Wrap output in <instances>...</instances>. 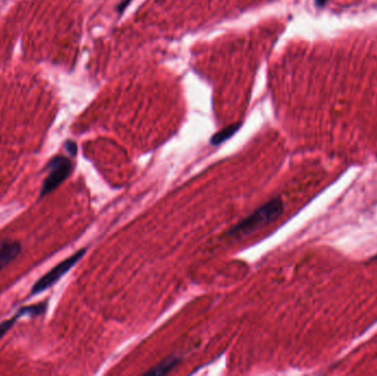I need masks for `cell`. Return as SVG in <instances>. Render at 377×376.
<instances>
[{
    "label": "cell",
    "mask_w": 377,
    "mask_h": 376,
    "mask_svg": "<svg viewBox=\"0 0 377 376\" xmlns=\"http://www.w3.org/2000/svg\"><path fill=\"white\" fill-rule=\"evenodd\" d=\"M21 249L22 246L19 240L10 239L0 240V272L17 258Z\"/></svg>",
    "instance_id": "4"
},
{
    "label": "cell",
    "mask_w": 377,
    "mask_h": 376,
    "mask_svg": "<svg viewBox=\"0 0 377 376\" xmlns=\"http://www.w3.org/2000/svg\"><path fill=\"white\" fill-rule=\"evenodd\" d=\"M129 1H130V0H125V1L124 2H122L121 3V5L120 6V11L121 12V11H124V9H125V7L127 6V5H128V3H129Z\"/></svg>",
    "instance_id": "11"
},
{
    "label": "cell",
    "mask_w": 377,
    "mask_h": 376,
    "mask_svg": "<svg viewBox=\"0 0 377 376\" xmlns=\"http://www.w3.org/2000/svg\"><path fill=\"white\" fill-rule=\"evenodd\" d=\"M180 362L179 358H168L165 359L161 363H159L157 366L153 367L149 370L146 374H153V375H163L169 373V372L174 369V366Z\"/></svg>",
    "instance_id": "5"
},
{
    "label": "cell",
    "mask_w": 377,
    "mask_h": 376,
    "mask_svg": "<svg viewBox=\"0 0 377 376\" xmlns=\"http://www.w3.org/2000/svg\"><path fill=\"white\" fill-rule=\"evenodd\" d=\"M49 174L43 182L42 189L40 192V198L44 197L54 191L57 187L61 186L67 180L72 172L73 166L69 159L64 156H56L52 158L48 163Z\"/></svg>",
    "instance_id": "2"
},
{
    "label": "cell",
    "mask_w": 377,
    "mask_h": 376,
    "mask_svg": "<svg viewBox=\"0 0 377 376\" xmlns=\"http://www.w3.org/2000/svg\"><path fill=\"white\" fill-rule=\"evenodd\" d=\"M18 319L19 318L17 316H15L14 318L9 319V320H6V321H3L2 324H0V339H1L3 336H5V334L8 332V331H9L12 328V326H14L15 322L17 321Z\"/></svg>",
    "instance_id": "8"
},
{
    "label": "cell",
    "mask_w": 377,
    "mask_h": 376,
    "mask_svg": "<svg viewBox=\"0 0 377 376\" xmlns=\"http://www.w3.org/2000/svg\"><path fill=\"white\" fill-rule=\"evenodd\" d=\"M47 302H40V304L36 305H31L28 306V307H23L19 310V312L17 313L18 318H21L23 316H40V314H43L47 310Z\"/></svg>",
    "instance_id": "7"
},
{
    "label": "cell",
    "mask_w": 377,
    "mask_h": 376,
    "mask_svg": "<svg viewBox=\"0 0 377 376\" xmlns=\"http://www.w3.org/2000/svg\"><path fill=\"white\" fill-rule=\"evenodd\" d=\"M372 259H377V255L375 256V257H373V258Z\"/></svg>",
    "instance_id": "12"
},
{
    "label": "cell",
    "mask_w": 377,
    "mask_h": 376,
    "mask_svg": "<svg viewBox=\"0 0 377 376\" xmlns=\"http://www.w3.org/2000/svg\"><path fill=\"white\" fill-rule=\"evenodd\" d=\"M327 0H315V5L319 7H323L326 3Z\"/></svg>",
    "instance_id": "10"
},
{
    "label": "cell",
    "mask_w": 377,
    "mask_h": 376,
    "mask_svg": "<svg viewBox=\"0 0 377 376\" xmlns=\"http://www.w3.org/2000/svg\"><path fill=\"white\" fill-rule=\"evenodd\" d=\"M85 252H86L85 248L81 249V251H79V252H76L74 255L69 256V258H67L63 261H61L59 265H56L54 268H52L50 272L47 273L46 275L41 277L40 279L34 285V287H32L31 295H38V293L44 291V290H47L53 284H55L61 277L64 276L65 273H67L69 269L74 266L77 261H79L82 257L85 255Z\"/></svg>",
    "instance_id": "3"
},
{
    "label": "cell",
    "mask_w": 377,
    "mask_h": 376,
    "mask_svg": "<svg viewBox=\"0 0 377 376\" xmlns=\"http://www.w3.org/2000/svg\"><path fill=\"white\" fill-rule=\"evenodd\" d=\"M284 212V203L280 198H274L263 206L240 221L239 224L228 232L229 236H245L256 232L259 228L276 221Z\"/></svg>",
    "instance_id": "1"
},
{
    "label": "cell",
    "mask_w": 377,
    "mask_h": 376,
    "mask_svg": "<svg viewBox=\"0 0 377 376\" xmlns=\"http://www.w3.org/2000/svg\"><path fill=\"white\" fill-rule=\"evenodd\" d=\"M240 122H237V124L231 125V126H228V127H226V128L220 130L219 133H216L214 136L211 138V144L214 145V146L221 145V144H222V142L226 141L227 139L231 138L233 135H234L237 132V130L240 129Z\"/></svg>",
    "instance_id": "6"
},
{
    "label": "cell",
    "mask_w": 377,
    "mask_h": 376,
    "mask_svg": "<svg viewBox=\"0 0 377 376\" xmlns=\"http://www.w3.org/2000/svg\"><path fill=\"white\" fill-rule=\"evenodd\" d=\"M65 147H67V150L69 151V154H72V156H75L76 154V151H77V147H76V144L73 141H68L67 145H65Z\"/></svg>",
    "instance_id": "9"
}]
</instances>
